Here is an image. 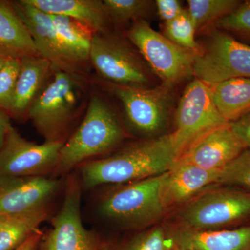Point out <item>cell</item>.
Returning a JSON list of instances; mask_svg holds the SVG:
<instances>
[{
	"label": "cell",
	"mask_w": 250,
	"mask_h": 250,
	"mask_svg": "<svg viewBox=\"0 0 250 250\" xmlns=\"http://www.w3.org/2000/svg\"><path fill=\"white\" fill-rule=\"evenodd\" d=\"M214 27L250 43V1L241 2L232 13L215 23Z\"/></svg>",
	"instance_id": "cell-29"
},
{
	"label": "cell",
	"mask_w": 250,
	"mask_h": 250,
	"mask_svg": "<svg viewBox=\"0 0 250 250\" xmlns=\"http://www.w3.org/2000/svg\"><path fill=\"white\" fill-rule=\"evenodd\" d=\"M196 31V27L187 9L170 22L164 23V35L167 39L176 45L197 54L201 50V45L195 40Z\"/></svg>",
	"instance_id": "cell-26"
},
{
	"label": "cell",
	"mask_w": 250,
	"mask_h": 250,
	"mask_svg": "<svg viewBox=\"0 0 250 250\" xmlns=\"http://www.w3.org/2000/svg\"><path fill=\"white\" fill-rule=\"evenodd\" d=\"M59 182L45 176L0 177V213L24 215L49 208Z\"/></svg>",
	"instance_id": "cell-14"
},
{
	"label": "cell",
	"mask_w": 250,
	"mask_h": 250,
	"mask_svg": "<svg viewBox=\"0 0 250 250\" xmlns=\"http://www.w3.org/2000/svg\"><path fill=\"white\" fill-rule=\"evenodd\" d=\"M193 75L210 86L231 79H250V45L214 27L195 57Z\"/></svg>",
	"instance_id": "cell-8"
},
{
	"label": "cell",
	"mask_w": 250,
	"mask_h": 250,
	"mask_svg": "<svg viewBox=\"0 0 250 250\" xmlns=\"http://www.w3.org/2000/svg\"><path fill=\"white\" fill-rule=\"evenodd\" d=\"M87 86L83 75L54 71L27 111L45 142H65L70 125L88 105Z\"/></svg>",
	"instance_id": "cell-2"
},
{
	"label": "cell",
	"mask_w": 250,
	"mask_h": 250,
	"mask_svg": "<svg viewBox=\"0 0 250 250\" xmlns=\"http://www.w3.org/2000/svg\"><path fill=\"white\" fill-rule=\"evenodd\" d=\"M11 126V119L7 112L0 109V151L4 146Z\"/></svg>",
	"instance_id": "cell-34"
},
{
	"label": "cell",
	"mask_w": 250,
	"mask_h": 250,
	"mask_svg": "<svg viewBox=\"0 0 250 250\" xmlns=\"http://www.w3.org/2000/svg\"><path fill=\"white\" fill-rule=\"evenodd\" d=\"M210 87L213 103L228 123L250 113V79H231Z\"/></svg>",
	"instance_id": "cell-21"
},
{
	"label": "cell",
	"mask_w": 250,
	"mask_h": 250,
	"mask_svg": "<svg viewBox=\"0 0 250 250\" xmlns=\"http://www.w3.org/2000/svg\"><path fill=\"white\" fill-rule=\"evenodd\" d=\"M241 1L237 0H188L187 11L197 31L220 21L236 10Z\"/></svg>",
	"instance_id": "cell-24"
},
{
	"label": "cell",
	"mask_w": 250,
	"mask_h": 250,
	"mask_svg": "<svg viewBox=\"0 0 250 250\" xmlns=\"http://www.w3.org/2000/svg\"><path fill=\"white\" fill-rule=\"evenodd\" d=\"M8 59H6L3 58V57H0V70H1V68L4 67V65H5V63H6V61Z\"/></svg>",
	"instance_id": "cell-35"
},
{
	"label": "cell",
	"mask_w": 250,
	"mask_h": 250,
	"mask_svg": "<svg viewBox=\"0 0 250 250\" xmlns=\"http://www.w3.org/2000/svg\"><path fill=\"white\" fill-rule=\"evenodd\" d=\"M103 4L112 24L124 25L146 20L152 14L155 1L149 0H104Z\"/></svg>",
	"instance_id": "cell-25"
},
{
	"label": "cell",
	"mask_w": 250,
	"mask_h": 250,
	"mask_svg": "<svg viewBox=\"0 0 250 250\" xmlns=\"http://www.w3.org/2000/svg\"></svg>",
	"instance_id": "cell-36"
},
{
	"label": "cell",
	"mask_w": 250,
	"mask_h": 250,
	"mask_svg": "<svg viewBox=\"0 0 250 250\" xmlns=\"http://www.w3.org/2000/svg\"><path fill=\"white\" fill-rule=\"evenodd\" d=\"M168 236L176 250H250V226L217 230L178 227Z\"/></svg>",
	"instance_id": "cell-17"
},
{
	"label": "cell",
	"mask_w": 250,
	"mask_h": 250,
	"mask_svg": "<svg viewBox=\"0 0 250 250\" xmlns=\"http://www.w3.org/2000/svg\"><path fill=\"white\" fill-rule=\"evenodd\" d=\"M220 171L209 170L177 161L166 172L161 188V200L166 210L184 206L206 188L218 184Z\"/></svg>",
	"instance_id": "cell-16"
},
{
	"label": "cell",
	"mask_w": 250,
	"mask_h": 250,
	"mask_svg": "<svg viewBox=\"0 0 250 250\" xmlns=\"http://www.w3.org/2000/svg\"><path fill=\"white\" fill-rule=\"evenodd\" d=\"M125 132L114 110L101 96L90 95L84 117L60 151L54 172L64 173L121 144Z\"/></svg>",
	"instance_id": "cell-3"
},
{
	"label": "cell",
	"mask_w": 250,
	"mask_h": 250,
	"mask_svg": "<svg viewBox=\"0 0 250 250\" xmlns=\"http://www.w3.org/2000/svg\"><path fill=\"white\" fill-rule=\"evenodd\" d=\"M49 208L24 215L0 213V250H14L48 218Z\"/></svg>",
	"instance_id": "cell-23"
},
{
	"label": "cell",
	"mask_w": 250,
	"mask_h": 250,
	"mask_svg": "<svg viewBox=\"0 0 250 250\" xmlns=\"http://www.w3.org/2000/svg\"><path fill=\"white\" fill-rule=\"evenodd\" d=\"M20 62L21 69L9 111L16 116L27 114L54 72L52 63L41 56H28Z\"/></svg>",
	"instance_id": "cell-18"
},
{
	"label": "cell",
	"mask_w": 250,
	"mask_h": 250,
	"mask_svg": "<svg viewBox=\"0 0 250 250\" xmlns=\"http://www.w3.org/2000/svg\"><path fill=\"white\" fill-rule=\"evenodd\" d=\"M229 124L235 134L244 143L247 149H250V112Z\"/></svg>",
	"instance_id": "cell-32"
},
{
	"label": "cell",
	"mask_w": 250,
	"mask_h": 250,
	"mask_svg": "<svg viewBox=\"0 0 250 250\" xmlns=\"http://www.w3.org/2000/svg\"><path fill=\"white\" fill-rule=\"evenodd\" d=\"M43 238V233L40 229H37L31 235L21 246L14 250H36L39 248Z\"/></svg>",
	"instance_id": "cell-33"
},
{
	"label": "cell",
	"mask_w": 250,
	"mask_h": 250,
	"mask_svg": "<svg viewBox=\"0 0 250 250\" xmlns=\"http://www.w3.org/2000/svg\"><path fill=\"white\" fill-rule=\"evenodd\" d=\"M115 33L95 34L90 54V63L100 78L114 86L152 87L153 72L139 51Z\"/></svg>",
	"instance_id": "cell-5"
},
{
	"label": "cell",
	"mask_w": 250,
	"mask_h": 250,
	"mask_svg": "<svg viewBox=\"0 0 250 250\" xmlns=\"http://www.w3.org/2000/svg\"><path fill=\"white\" fill-rule=\"evenodd\" d=\"M125 36L161 83L175 86L193 75L197 54L176 45L146 20L133 22Z\"/></svg>",
	"instance_id": "cell-6"
},
{
	"label": "cell",
	"mask_w": 250,
	"mask_h": 250,
	"mask_svg": "<svg viewBox=\"0 0 250 250\" xmlns=\"http://www.w3.org/2000/svg\"><path fill=\"white\" fill-rule=\"evenodd\" d=\"M166 172L126 184L104 196L99 212L104 218L128 229L146 228L160 220L167 210L161 188Z\"/></svg>",
	"instance_id": "cell-4"
},
{
	"label": "cell",
	"mask_w": 250,
	"mask_h": 250,
	"mask_svg": "<svg viewBox=\"0 0 250 250\" xmlns=\"http://www.w3.org/2000/svg\"><path fill=\"white\" fill-rule=\"evenodd\" d=\"M250 218V193L218 189L200 194L184 205L177 215L179 228L221 229Z\"/></svg>",
	"instance_id": "cell-9"
},
{
	"label": "cell",
	"mask_w": 250,
	"mask_h": 250,
	"mask_svg": "<svg viewBox=\"0 0 250 250\" xmlns=\"http://www.w3.org/2000/svg\"><path fill=\"white\" fill-rule=\"evenodd\" d=\"M81 187L76 177H69L62 208L52 220V228L41 241V250H100L98 237L82 223Z\"/></svg>",
	"instance_id": "cell-12"
},
{
	"label": "cell",
	"mask_w": 250,
	"mask_h": 250,
	"mask_svg": "<svg viewBox=\"0 0 250 250\" xmlns=\"http://www.w3.org/2000/svg\"><path fill=\"white\" fill-rule=\"evenodd\" d=\"M174 123L171 134L177 161L206 135L229 124L213 103L210 85L197 79L186 87L176 108Z\"/></svg>",
	"instance_id": "cell-7"
},
{
	"label": "cell",
	"mask_w": 250,
	"mask_h": 250,
	"mask_svg": "<svg viewBox=\"0 0 250 250\" xmlns=\"http://www.w3.org/2000/svg\"><path fill=\"white\" fill-rule=\"evenodd\" d=\"M62 45L69 57L82 68L90 63L95 31L86 24L62 15H50Z\"/></svg>",
	"instance_id": "cell-22"
},
{
	"label": "cell",
	"mask_w": 250,
	"mask_h": 250,
	"mask_svg": "<svg viewBox=\"0 0 250 250\" xmlns=\"http://www.w3.org/2000/svg\"><path fill=\"white\" fill-rule=\"evenodd\" d=\"M177 161L172 134L128 145L113 155L81 166L82 187L128 184L164 173Z\"/></svg>",
	"instance_id": "cell-1"
},
{
	"label": "cell",
	"mask_w": 250,
	"mask_h": 250,
	"mask_svg": "<svg viewBox=\"0 0 250 250\" xmlns=\"http://www.w3.org/2000/svg\"><path fill=\"white\" fill-rule=\"evenodd\" d=\"M155 6L159 18L164 23L175 19L185 10L178 0H156Z\"/></svg>",
	"instance_id": "cell-31"
},
{
	"label": "cell",
	"mask_w": 250,
	"mask_h": 250,
	"mask_svg": "<svg viewBox=\"0 0 250 250\" xmlns=\"http://www.w3.org/2000/svg\"><path fill=\"white\" fill-rule=\"evenodd\" d=\"M63 141L36 144L11 126L0 151V177L44 176L56 170Z\"/></svg>",
	"instance_id": "cell-11"
},
{
	"label": "cell",
	"mask_w": 250,
	"mask_h": 250,
	"mask_svg": "<svg viewBox=\"0 0 250 250\" xmlns=\"http://www.w3.org/2000/svg\"><path fill=\"white\" fill-rule=\"evenodd\" d=\"M49 15H62L77 20L96 34L110 32L112 23L103 1L100 0H27Z\"/></svg>",
	"instance_id": "cell-19"
},
{
	"label": "cell",
	"mask_w": 250,
	"mask_h": 250,
	"mask_svg": "<svg viewBox=\"0 0 250 250\" xmlns=\"http://www.w3.org/2000/svg\"><path fill=\"white\" fill-rule=\"evenodd\" d=\"M113 86L130 127L147 139L162 136L174 102V86L164 83L150 88Z\"/></svg>",
	"instance_id": "cell-10"
},
{
	"label": "cell",
	"mask_w": 250,
	"mask_h": 250,
	"mask_svg": "<svg viewBox=\"0 0 250 250\" xmlns=\"http://www.w3.org/2000/svg\"><path fill=\"white\" fill-rule=\"evenodd\" d=\"M246 149L229 123L206 135L177 161L206 170L220 171Z\"/></svg>",
	"instance_id": "cell-15"
},
{
	"label": "cell",
	"mask_w": 250,
	"mask_h": 250,
	"mask_svg": "<svg viewBox=\"0 0 250 250\" xmlns=\"http://www.w3.org/2000/svg\"><path fill=\"white\" fill-rule=\"evenodd\" d=\"M11 4L27 26L41 57L52 63L54 71L84 75V70L72 60L62 46L50 15L29 4L27 0Z\"/></svg>",
	"instance_id": "cell-13"
},
{
	"label": "cell",
	"mask_w": 250,
	"mask_h": 250,
	"mask_svg": "<svg viewBox=\"0 0 250 250\" xmlns=\"http://www.w3.org/2000/svg\"><path fill=\"white\" fill-rule=\"evenodd\" d=\"M40 56L27 26L11 3L0 1V57L21 59Z\"/></svg>",
	"instance_id": "cell-20"
},
{
	"label": "cell",
	"mask_w": 250,
	"mask_h": 250,
	"mask_svg": "<svg viewBox=\"0 0 250 250\" xmlns=\"http://www.w3.org/2000/svg\"><path fill=\"white\" fill-rule=\"evenodd\" d=\"M113 250H174L168 232L163 227L159 226L141 231Z\"/></svg>",
	"instance_id": "cell-27"
},
{
	"label": "cell",
	"mask_w": 250,
	"mask_h": 250,
	"mask_svg": "<svg viewBox=\"0 0 250 250\" xmlns=\"http://www.w3.org/2000/svg\"><path fill=\"white\" fill-rule=\"evenodd\" d=\"M20 69V59H9L0 70V109L10 111Z\"/></svg>",
	"instance_id": "cell-30"
},
{
	"label": "cell",
	"mask_w": 250,
	"mask_h": 250,
	"mask_svg": "<svg viewBox=\"0 0 250 250\" xmlns=\"http://www.w3.org/2000/svg\"><path fill=\"white\" fill-rule=\"evenodd\" d=\"M218 184L238 186L250 190V149H245L220 170Z\"/></svg>",
	"instance_id": "cell-28"
}]
</instances>
